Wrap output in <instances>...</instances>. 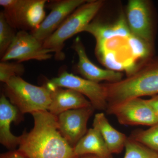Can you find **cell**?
<instances>
[{
	"mask_svg": "<svg viewBox=\"0 0 158 158\" xmlns=\"http://www.w3.org/2000/svg\"><path fill=\"white\" fill-rule=\"evenodd\" d=\"M34 126L24 132L18 150L27 158H79L59 130L58 117L48 110L31 114Z\"/></svg>",
	"mask_w": 158,
	"mask_h": 158,
	"instance_id": "1",
	"label": "cell"
},
{
	"mask_svg": "<svg viewBox=\"0 0 158 158\" xmlns=\"http://www.w3.org/2000/svg\"><path fill=\"white\" fill-rule=\"evenodd\" d=\"M108 105L158 94V57L152 58L126 78L104 84Z\"/></svg>",
	"mask_w": 158,
	"mask_h": 158,
	"instance_id": "2",
	"label": "cell"
},
{
	"mask_svg": "<svg viewBox=\"0 0 158 158\" xmlns=\"http://www.w3.org/2000/svg\"><path fill=\"white\" fill-rule=\"evenodd\" d=\"M101 0H90L71 13L48 38L43 41L44 48L52 50L55 59L62 61L65 59L63 49L67 40L84 32L93 20L103 5Z\"/></svg>",
	"mask_w": 158,
	"mask_h": 158,
	"instance_id": "3",
	"label": "cell"
},
{
	"mask_svg": "<svg viewBox=\"0 0 158 158\" xmlns=\"http://www.w3.org/2000/svg\"><path fill=\"white\" fill-rule=\"evenodd\" d=\"M3 92L23 114L48 111L51 103L52 92L45 85L35 86L21 77L11 78L4 84Z\"/></svg>",
	"mask_w": 158,
	"mask_h": 158,
	"instance_id": "4",
	"label": "cell"
},
{
	"mask_svg": "<svg viewBox=\"0 0 158 158\" xmlns=\"http://www.w3.org/2000/svg\"><path fill=\"white\" fill-rule=\"evenodd\" d=\"M47 0H0L6 20L19 31H35L45 18Z\"/></svg>",
	"mask_w": 158,
	"mask_h": 158,
	"instance_id": "5",
	"label": "cell"
},
{
	"mask_svg": "<svg viewBox=\"0 0 158 158\" xmlns=\"http://www.w3.org/2000/svg\"><path fill=\"white\" fill-rule=\"evenodd\" d=\"M52 91L58 88H69L87 97L95 110L106 111L108 104L103 84L91 81L63 71L45 85Z\"/></svg>",
	"mask_w": 158,
	"mask_h": 158,
	"instance_id": "6",
	"label": "cell"
},
{
	"mask_svg": "<svg viewBox=\"0 0 158 158\" xmlns=\"http://www.w3.org/2000/svg\"><path fill=\"white\" fill-rule=\"evenodd\" d=\"M106 112L114 115L118 123L124 125L152 127L158 123V116L147 100L141 98L109 105Z\"/></svg>",
	"mask_w": 158,
	"mask_h": 158,
	"instance_id": "7",
	"label": "cell"
},
{
	"mask_svg": "<svg viewBox=\"0 0 158 158\" xmlns=\"http://www.w3.org/2000/svg\"><path fill=\"white\" fill-rule=\"evenodd\" d=\"M52 50L44 48L41 41L26 31H18L13 42L1 61L11 60L21 63L29 60L42 61L52 59Z\"/></svg>",
	"mask_w": 158,
	"mask_h": 158,
	"instance_id": "8",
	"label": "cell"
},
{
	"mask_svg": "<svg viewBox=\"0 0 158 158\" xmlns=\"http://www.w3.org/2000/svg\"><path fill=\"white\" fill-rule=\"evenodd\" d=\"M127 22L131 34L153 44L154 27L151 7L145 0H130L127 8Z\"/></svg>",
	"mask_w": 158,
	"mask_h": 158,
	"instance_id": "9",
	"label": "cell"
},
{
	"mask_svg": "<svg viewBox=\"0 0 158 158\" xmlns=\"http://www.w3.org/2000/svg\"><path fill=\"white\" fill-rule=\"evenodd\" d=\"M87 0H56L48 1L46 7L51 11L35 31L30 32L44 41L62 24L65 20L78 7L87 2Z\"/></svg>",
	"mask_w": 158,
	"mask_h": 158,
	"instance_id": "10",
	"label": "cell"
},
{
	"mask_svg": "<svg viewBox=\"0 0 158 158\" xmlns=\"http://www.w3.org/2000/svg\"><path fill=\"white\" fill-rule=\"evenodd\" d=\"M94 110L90 106L68 110L57 116L59 131L73 147L88 131V121Z\"/></svg>",
	"mask_w": 158,
	"mask_h": 158,
	"instance_id": "11",
	"label": "cell"
},
{
	"mask_svg": "<svg viewBox=\"0 0 158 158\" xmlns=\"http://www.w3.org/2000/svg\"><path fill=\"white\" fill-rule=\"evenodd\" d=\"M72 48L76 52L78 62L76 65L77 72L84 78L91 81L99 83L102 81L116 83L121 81L123 74L120 72L99 68L89 59L85 47L80 37L74 40Z\"/></svg>",
	"mask_w": 158,
	"mask_h": 158,
	"instance_id": "12",
	"label": "cell"
},
{
	"mask_svg": "<svg viewBox=\"0 0 158 158\" xmlns=\"http://www.w3.org/2000/svg\"><path fill=\"white\" fill-rule=\"evenodd\" d=\"M19 110L11 103L2 92L0 98V143L9 149L19 146L21 135H13L10 131L12 122H19L23 117Z\"/></svg>",
	"mask_w": 158,
	"mask_h": 158,
	"instance_id": "13",
	"label": "cell"
},
{
	"mask_svg": "<svg viewBox=\"0 0 158 158\" xmlns=\"http://www.w3.org/2000/svg\"><path fill=\"white\" fill-rule=\"evenodd\" d=\"M51 92L48 111L55 116L68 110L92 106L84 95L72 89L58 88Z\"/></svg>",
	"mask_w": 158,
	"mask_h": 158,
	"instance_id": "14",
	"label": "cell"
},
{
	"mask_svg": "<svg viewBox=\"0 0 158 158\" xmlns=\"http://www.w3.org/2000/svg\"><path fill=\"white\" fill-rule=\"evenodd\" d=\"M93 127L97 129L101 134L112 154L120 153L125 148L128 137L113 127L104 113L102 112L95 114Z\"/></svg>",
	"mask_w": 158,
	"mask_h": 158,
	"instance_id": "15",
	"label": "cell"
},
{
	"mask_svg": "<svg viewBox=\"0 0 158 158\" xmlns=\"http://www.w3.org/2000/svg\"><path fill=\"white\" fill-rule=\"evenodd\" d=\"M74 152L78 156L93 155L102 158H112L110 152L101 134L93 127L88 131L73 147Z\"/></svg>",
	"mask_w": 158,
	"mask_h": 158,
	"instance_id": "16",
	"label": "cell"
},
{
	"mask_svg": "<svg viewBox=\"0 0 158 158\" xmlns=\"http://www.w3.org/2000/svg\"><path fill=\"white\" fill-rule=\"evenodd\" d=\"M123 158H158V152L128 137Z\"/></svg>",
	"mask_w": 158,
	"mask_h": 158,
	"instance_id": "17",
	"label": "cell"
},
{
	"mask_svg": "<svg viewBox=\"0 0 158 158\" xmlns=\"http://www.w3.org/2000/svg\"><path fill=\"white\" fill-rule=\"evenodd\" d=\"M130 137L158 152V123L147 130L134 131Z\"/></svg>",
	"mask_w": 158,
	"mask_h": 158,
	"instance_id": "18",
	"label": "cell"
},
{
	"mask_svg": "<svg viewBox=\"0 0 158 158\" xmlns=\"http://www.w3.org/2000/svg\"><path fill=\"white\" fill-rule=\"evenodd\" d=\"M6 20L4 11L0 12V56L5 55L13 42L17 32Z\"/></svg>",
	"mask_w": 158,
	"mask_h": 158,
	"instance_id": "19",
	"label": "cell"
},
{
	"mask_svg": "<svg viewBox=\"0 0 158 158\" xmlns=\"http://www.w3.org/2000/svg\"><path fill=\"white\" fill-rule=\"evenodd\" d=\"M25 70L24 66L20 62L1 61L0 81L4 84H6L12 77L22 75Z\"/></svg>",
	"mask_w": 158,
	"mask_h": 158,
	"instance_id": "20",
	"label": "cell"
},
{
	"mask_svg": "<svg viewBox=\"0 0 158 158\" xmlns=\"http://www.w3.org/2000/svg\"><path fill=\"white\" fill-rule=\"evenodd\" d=\"M0 158H27L25 156L19 151L18 149L16 150H11L8 152L1 154Z\"/></svg>",
	"mask_w": 158,
	"mask_h": 158,
	"instance_id": "21",
	"label": "cell"
},
{
	"mask_svg": "<svg viewBox=\"0 0 158 158\" xmlns=\"http://www.w3.org/2000/svg\"><path fill=\"white\" fill-rule=\"evenodd\" d=\"M147 101L158 116V94L153 96L151 98L147 99Z\"/></svg>",
	"mask_w": 158,
	"mask_h": 158,
	"instance_id": "22",
	"label": "cell"
},
{
	"mask_svg": "<svg viewBox=\"0 0 158 158\" xmlns=\"http://www.w3.org/2000/svg\"><path fill=\"white\" fill-rule=\"evenodd\" d=\"M79 158H102L98 156L93 155H86L79 156Z\"/></svg>",
	"mask_w": 158,
	"mask_h": 158,
	"instance_id": "23",
	"label": "cell"
}]
</instances>
